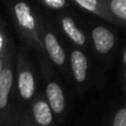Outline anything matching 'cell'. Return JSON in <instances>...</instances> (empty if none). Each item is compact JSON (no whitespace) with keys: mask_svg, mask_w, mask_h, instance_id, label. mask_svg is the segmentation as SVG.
<instances>
[{"mask_svg":"<svg viewBox=\"0 0 126 126\" xmlns=\"http://www.w3.org/2000/svg\"><path fill=\"white\" fill-rule=\"evenodd\" d=\"M96 50L101 53H107L114 44V35L111 31L103 27H96L92 32Z\"/></svg>","mask_w":126,"mask_h":126,"instance_id":"6da1fadb","label":"cell"},{"mask_svg":"<svg viewBox=\"0 0 126 126\" xmlns=\"http://www.w3.org/2000/svg\"><path fill=\"white\" fill-rule=\"evenodd\" d=\"M13 75L12 71L9 67L3 66L2 72L0 74V111L6 109L9 100L11 86H12Z\"/></svg>","mask_w":126,"mask_h":126,"instance_id":"7a4b0ae2","label":"cell"},{"mask_svg":"<svg viewBox=\"0 0 126 126\" xmlns=\"http://www.w3.org/2000/svg\"><path fill=\"white\" fill-rule=\"evenodd\" d=\"M15 13L18 23L26 30H33L35 27L34 18L31 15L30 7L24 2H19L15 6Z\"/></svg>","mask_w":126,"mask_h":126,"instance_id":"3957f363","label":"cell"},{"mask_svg":"<svg viewBox=\"0 0 126 126\" xmlns=\"http://www.w3.org/2000/svg\"><path fill=\"white\" fill-rule=\"evenodd\" d=\"M47 96L51 109L55 113H61L64 110V96L61 87L57 83H50L47 87Z\"/></svg>","mask_w":126,"mask_h":126,"instance_id":"277c9868","label":"cell"},{"mask_svg":"<svg viewBox=\"0 0 126 126\" xmlns=\"http://www.w3.org/2000/svg\"><path fill=\"white\" fill-rule=\"evenodd\" d=\"M71 63L75 80H78L79 82H83L86 78L87 70V61L85 55L81 51H74L71 54Z\"/></svg>","mask_w":126,"mask_h":126,"instance_id":"5b68a950","label":"cell"},{"mask_svg":"<svg viewBox=\"0 0 126 126\" xmlns=\"http://www.w3.org/2000/svg\"><path fill=\"white\" fill-rule=\"evenodd\" d=\"M46 48L49 55L53 60V62L59 65L63 64V62L65 60L64 51H63L62 47L59 44L57 38L52 33H48L46 35Z\"/></svg>","mask_w":126,"mask_h":126,"instance_id":"8992f818","label":"cell"},{"mask_svg":"<svg viewBox=\"0 0 126 126\" xmlns=\"http://www.w3.org/2000/svg\"><path fill=\"white\" fill-rule=\"evenodd\" d=\"M18 86H19L20 95L23 98L32 97L34 93V80H33L32 74L29 71H23L19 74L18 78Z\"/></svg>","mask_w":126,"mask_h":126,"instance_id":"52a82bcc","label":"cell"},{"mask_svg":"<svg viewBox=\"0 0 126 126\" xmlns=\"http://www.w3.org/2000/svg\"><path fill=\"white\" fill-rule=\"evenodd\" d=\"M33 114H34L35 121L40 125H49L52 122V114H51L50 106L42 101L37 102L34 104Z\"/></svg>","mask_w":126,"mask_h":126,"instance_id":"ba28073f","label":"cell"},{"mask_svg":"<svg viewBox=\"0 0 126 126\" xmlns=\"http://www.w3.org/2000/svg\"><path fill=\"white\" fill-rule=\"evenodd\" d=\"M62 26H63L64 31L67 33V35H69V37L71 38L76 44H79V46L84 44V42H85L84 34L76 28L75 23H74V21L71 19V18H67V17L63 18L62 19Z\"/></svg>","mask_w":126,"mask_h":126,"instance_id":"9c48e42d","label":"cell"},{"mask_svg":"<svg viewBox=\"0 0 126 126\" xmlns=\"http://www.w3.org/2000/svg\"><path fill=\"white\" fill-rule=\"evenodd\" d=\"M111 8L117 17L126 20V0H113L111 2Z\"/></svg>","mask_w":126,"mask_h":126,"instance_id":"30bf717a","label":"cell"},{"mask_svg":"<svg viewBox=\"0 0 126 126\" xmlns=\"http://www.w3.org/2000/svg\"><path fill=\"white\" fill-rule=\"evenodd\" d=\"M114 126H126V109H123L115 115Z\"/></svg>","mask_w":126,"mask_h":126,"instance_id":"8fae6325","label":"cell"},{"mask_svg":"<svg viewBox=\"0 0 126 126\" xmlns=\"http://www.w3.org/2000/svg\"><path fill=\"white\" fill-rule=\"evenodd\" d=\"M75 2L79 6L83 7L84 9L90 10V11L95 10L96 4H97V2H96L95 0H75Z\"/></svg>","mask_w":126,"mask_h":126,"instance_id":"7c38bea8","label":"cell"},{"mask_svg":"<svg viewBox=\"0 0 126 126\" xmlns=\"http://www.w3.org/2000/svg\"><path fill=\"white\" fill-rule=\"evenodd\" d=\"M44 2H46V4H48L49 7L53 9H59L65 4L64 0H46Z\"/></svg>","mask_w":126,"mask_h":126,"instance_id":"4fadbf2b","label":"cell"},{"mask_svg":"<svg viewBox=\"0 0 126 126\" xmlns=\"http://www.w3.org/2000/svg\"><path fill=\"white\" fill-rule=\"evenodd\" d=\"M3 46H4V39H3V37H2L1 32H0V53L3 50Z\"/></svg>","mask_w":126,"mask_h":126,"instance_id":"5bb4252c","label":"cell"},{"mask_svg":"<svg viewBox=\"0 0 126 126\" xmlns=\"http://www.w3.org/2000/svg\"><path fill=\"white\" fill-rule=\"evenodd\" d=\"M2 69H3V61H2V58H1V55H0V74H1V72H2Z\"/></svg>","mask_w":126,"mask_h":126,"instance_id":"9a60e30c","label":"cell"},{"mask_svg":"<svg viewBox=\"0 0 126 126\" xmlns=\"http://www.w3.org/2000/svg\"><path fill=\"white\" fill-rule=\"evenodd\" d=\"M124 62L126 63V51H125V54H124Z\"/></svg>","mask_w":126,"mask_h":126,"instance_id":"2e32d148","label":"cell"}]
</instances>
